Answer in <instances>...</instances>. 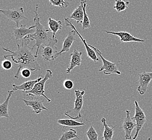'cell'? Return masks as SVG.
<instances>
[{"instance_id": "cell-1", "label": "cell", "mask_w": 152, "mask_h": 140, "mask_svg": "<svg viewBox=\"0 0 152 140\" xmlns=\"http://www.w3.org/2000/svg\"><path fill=\"white\" fill-rule=\"evenodd\" d=\"M30 40L24 38L22 40V45L18 44V49L12 51L6 47H3L4 50L11 53V55H4V58L7 59L11 57L13 61L18 65V69L15 74V78L19 79L21 71L24 69H29L31 71H38L41 69L39 65L36 60L35 54L34 53V47H30L29 44Z\"/></svg>"}, {"instance_id": "cell-2", "label": "cell", "mask_w": 152, "mask_h": 140, "mask_svg": "<svg viewBox=\"0 0 152 140\" xmlns=\"http://www.w3.org/2000/svg\"><path fill=\"white\" fill-rule=\"evenodd\" d=\"M38 5H36V9L34 12L35 13L34 22L36 26L35 32L26 37V39H29L30 41H35L36 43L34 45L33 47H37V50L35 53L36 58L38 56V51L42 45H47L49 44L53 38L50 37L49 32H51L50 29L45 28L40 22V18L38 15Z\"/></svg>"}, {"instance_id": "cell-3", "label": "cell", "mask_w": 152, "mask_h": 140, "mask_svg": "<svg viewBox=\"0 0 152 140\" xmlns=\"http://www.w3.org/2000/svg\"><path fill=\"white\" fill-rule=\"evenodd\" d=\"M52 77H53L52 71L50 70H46V73L43 79H42L40 82H37L34 86V88H32V90L29 91H26L23 92L24 93H26L28 96H32V98L43 96L45 98V99L48 100V102H51V100L50 99L45 95L44 88H45V82Z\"/></svg>"}, {"instance_id": "cell-4", "label": "cell", "mask_w": 152, "mask_h": 140, "mask_svg": "<svg viewBox=\"0 0 152 140\" xmlns=\"http://www.w3.org/2000/svg\"><path fill=\"white\" fill-rule=\"evenodd\" d=\"M58 43L56 38H52L49 43L47 45H42L39 51L38 55H41L45 61H53L56 53L58 52L56 44Z\"/></svg>"}, {"instance_id": "cell-5", "label": "cell", "mask_w": 152, "mask_h": 140, "mask_svg": "<svg viewBox=\"0 0 152 140\" xmlns=\"http://www.w3.org/2000/svg\"><path fill=\"white\" fill-rule=\"evenodd\" d=\"M89 46L91 47L92 49H93L95 51V52L99 55L100 58L102 61V65L99 69L98 70L99 72L103 71L104 74L105 75H110L112 74H117L118 75H120L121 74V72L118 70V67H117L116 64L111 61L106 59L102 56V53L101 52V51L99 49H98L92 46L91 45H89Z\"/></svg>"}, {"instance_id": "cell-6", "label": "cell", "mask_w": 152, "mask_h": 140, "mask_svg": "<svg viewBox=\"0 0 152 140\" xmlns=\"http://www.w3.org/2000/svg\"><path fill=\"white\" fill-rule=\"evenodd\" d=\"M134 103L135 107L134 116L132 118V119L136 122L137 126H136V133L133 137V140H135L137 139L140 131L147 121L146 116L143 110L142 109V108H141L139 103L137 101H135Z\"/></svg>"}, {"instance_id": "cell-7", "label": "cell", "mask_w": 152, "mask_h": 140, "mask_svg": "<svg viewBox=\"0 0 152 140\" xmlns=\"http://www.w3.org/2000/svg\"><path fill=\"white\" fill-rule=\"evenodd\" d=\"M1 12L5 15L9 20L14 22L16 24L17 28L20 27V23L21 20H28L24 14L23 7L12 9H1Z\"/></svg>"}, {"instance_id": "cell-8", "label": "cell", "mask_w": 152, "mask_h": 140, "mask_svg": "<svg viewBox=\"0 0 152 140\" xmlns=\"http://www.w3.org/2000/svg\"><path fill=\"white\" fill-rule=\"evenodd\" d=\"M65 22L66 23V26H69L72 28V29L76 31V34L78 35L79 38H80L81 41L83 42V44L85 46V49L86 50V52H87V55H88V57L91 59V60H92L94 63H96L97 61H99V59L98 58V57L96 55V52H95V51L92 49L91 47L89 46V45L87 43L86 41L85 40L84 38L82 37V35L79 34V32L77 30L75 26H74L73 24L72 23L71 21L69 20V18H64Z\"/></svg>"}, {"instance_id": "cell-9", "label": "cell", "mask_w": 152, "mask_h": 140, "mask_svg": "<svg viewBox=\"0 0 152 140\" xmlns=\"http://www.w3.org/2000/svg\"><path fill=\"white\" fill-rule=\"evenodd\" d=\"M152 80V72H143L138 74V83L139 86L137 88L138 92L141 96L146 93L150 82Z\"/></svg>"}, {"instance_id": "cell-10", "label": "cell", "mask_w": 152, "mask_h": 140, "mask_svg": "<svg viewBox=\"0 0 152 140\" xmlns=\"http://www.w3.org/2000/svg\"><path fill=\"white\" fill-rule=\"evenodd\" d=\"M126 112V116L121 128L123 129L125 131V137L126 140H131L132 139V131L135 128H136L137 124L132 119V118L131 117V112L129 110H127Z\"/></svg>"}, {"instance_id": "cell-11", "label": "cell", "mask_w": 152, "mask_h": 140, "mask_svg": "<svg viewBox=\"0 0 152 140\" xmlns=\"http://www.w3.org/2000/svg\"><path fill=\"white\" fill-rule=\"evenodd\" d=\"M76 100L75 101V107L72 110L69 111L67 113H74L77 114L76 119H81L82 115L80 113L83 108L84 104V96L85 95V92L84 90H75Z\"/></svg>"}, {"instance_id": "cell-12", "label": "cell", "mask_w": 152, "mask_h": 140, "mask_svg": "<svg viewBox=\"0 0 152 140\" xmlns=\"http://www.w3.org/2000/svg\"><path fill=\"white\" fill-rule=\"evenodd\" d=\"M35 28V26H32L27 28L26 26L20 25L19 28L13 29L12 34L15 36L16 40H23L28 36L32 34L35 32V30H34Z\"/></svg>"}, {"instance_id": "cell-13", "label": "cell", "mask_w": 152, "mask_h": 140, "mask_svg": "<svg viewBox=\"0 0 152 140\" xmlns=\"http://www.w3.org/2000/svg\"><path fill=\"white\" fill-rule=\"evenodd\" d=\"M76 31L72 30L70 32H69L67 37L65 39L64 41L63 44L62 49L60 52H58L56 53V55L55 56L53 61L55 60L57 58H58L59 56L61 55L63 53L67 52L70 50L71 47L73 44L74 41L76 39Z\"/></svg>"}, {"instance_id": "cell-14", "label": "cell", "mask_w": 152, "mask_h": 140, "mask_svg": "<svg viewBox=\"0 0 152 140\" xmlns=\"http://www.w3.org/2000/svg\"><path fill=\"white\" fill-rule=\"evenodd\" d=\"M104 32L107 33V34H111V35H115L118 36L120 38V42L123 43H129V42H138V43H143L146 42L145 40L135 37L128 32H125V31L112 32V31H108L107 30H104Z\"/></svg>"}, {"instance_id": "cell-15", "label": "cell", "mask_w": 152, "mask_h": 140, "mask_svg": "<svg viewBox=\"0 0 152 140\" xmlns=\"http://www.w3.org/2000/svg\"><path fill=\"white\" fill-rule=\"evenodd\" d=\"M23 101L26 104V106L31 107L35 114H40L43 110L49 111V109L43 105V100L34 99V98H32V99L30 100L23 99Z\"/></svg>"}, {"instance_id": "cell-16", "label": "cell", "mask_w": 152, "mask_h": 140, "mask_svg": "<svg viewBox=\"0 0 152 140\" xmlns=\"http://www.w3.org/2000/svg\"><path fill=\"white\" fill-rule=\"evenodd\" d=\"M82 52H81L77 50L73 51V52L70 55V66L65 71L66 73L69 74L75 67L80 66L82 62Z\"/></svg>"}, {"instance_id": "cell-17", "label": "cell", "mask_w": 152, "mask_h": 140, "mask_svg": "<svg viewBox=\"0 0 152 140\" xmlns=\"http://www.w3.org/2000/svg\"><path fill=\"white\" fill-rule=\"evenodd\" d=\"M86 0H81L80 4L74 12L71 14L69 16V19H72L73 20H76L77 23H82L84 20V12L83 10V5L84 3Z\"/></svg>"}, {"instance_id": "cell-18", "label": "cell", "mask_w": 152, "mask_h": 140, "mask_svg": "<svg viewBox=\"0 0 152 140\" xmlns=\"http://www.w3.org/2000/svg\"><path fill=\"white\" fill-rule=\"evenodd\" d=\"M42 79V77H39L37 79L33 80H28L27 82H25L23 83L22 85H18L16 84H13V90L16 91V90H22V92H26V91H29L32 90V88H34V86L38 82H40Z\"/></svg>"}, {"instance_id": "cell-19", "label": "cell", "mask_w": 152, "mask_h": 140, "mask_svg": "<svg viewBox=\"0 0 152 140\" xmlns=\"http://www.w3.org/2000/svg\"><path fill=\"white\" fill-rule=\"evenodd\" d=\"M15 90H8V95L7 97L6 100L0 105V117H6L9 118V111H8V105L9 100L12 94L14 93Z\"/></svg>"}, {"instance_id": "cell-20", "label": "cell", "mask_w": 152, "mask_h": 140, "mask_svg": "<svg viewBox=\"0 0 152 140\" xmlns=\"http://www.w3.org/2000/svg\"><path fill=\"white\" fill-rule=\"evenodd\" d=\"M101 121L104 128V131L102 136V138L104 139L103 140H112L114 135V129L116 126H110L106 123L105 118H102Z\"/></svg>"}, {"instance_id": "cell-21", "label": "cell", "mask_w": 152, "mask_h": 140, "mask_svg": "<svg viewBox=\"0 0 152 140\" xmlns=\"http://www.w3.org/2000/svg\"><path fill=\"white\" fill-rule=\"evenodd\" d=\"M48 26L51 31L53 32L52 38H55L57 32L62 28L63 23L61 20H55L50 18L48 20Z\"/></svg>"}, {"instance_id": "cell-22", "label": "cell", "mask_w": 152, "mask_h": 140, "mask_svg": "<svg viewBox=\"0 0 152 140\" xmlns=\"http://www.w3.org/2000/svg\"><path fill=\"white\" fill-rule=\"evenodd\" d=\"M57 123L63 126L67 127H80L85 125L84 123L80 122L74 119H60L57 120Z\"/></svg>"}, {"instance_id": "cell-23", "label": "cell", "mask_w": 152, "mask_h": 140, "mask_svg": "<svg viewBox=\"0 0 152 140\" xmlns=\"http://www.w3.org/2000/svg\"><path fill=\"white\" fill-rule=\"evenodd\" d=\"M79 139L77 132L75 129H71L69 131H64L59 140H71L73 139Z\"/></svg>"}, {"instance_id": "cell-24", "label": "cell", "mask_w": 152, "mask_h": 140, "mask_svg": "<svg viewBox=\"0 0 152 140\" xmlns=\"http://www.w3.org/2000/svg\"><path fill=\"white\" fill-rule=\"evenodd\" d=\"M130 4L129 1H124L123 0H115L114 9L118 12H121L129 8V6Z\"/></svg>"}, {"instance_id": "cell-25", "label": "cell", "mask_w": 152, "mask_h": 140, "mask_svg": "<svg viewBox=\"0 0 152 140\" xmlns=\"http://www.w3.org/2000/svg\"><path fill=\"white\" fill-rule=\"evenodd\" d=\"M88 1V0H86L84 3V5H83L84 16V20H83V23H82V29L83 30L88 29L91 27L90 20H89L88 14L86 13V7H87V2Z\"/></svg>"}, {"instance_id": "cell-26", "label": "cell", "mask_w": 152, "mask_h": 140, "mask_svg": "<svg viewBox=\"0 0 152 140\" xmlns=\"http://www.w3.org/2000/svg\"><path fill=\"white\" fill-rule=\"evenodd\" d=\"M86 135L88 136V140H98V134L92 125H91L88 129Z\"/></svg>"}, {"instance_id": "cell-27", "label": "cell", "mask_w": 152, "mask_h": 140, "mask_svg": "<svg viewBox=\"0 0 152 140\" xmlns=\"http://www.w3.org/2000/svg\"><path fill=\"white\" fill-rule=\"evenodd\" d=\"M50 3L53 6L59 7L62 9L66 8L69 6V3L65 0H49Z\"/></svg>"}, {"instance_id": "cell-28", "label": "cell", "mask_w": 152, "mask_h": 140, "mask_svg": "<svg viewBox=\"0 0 152 140\" xmlns=\"http://www.w3.org/2000/svg\"><path fill=\"white\" fill-rule=\"evenodd\" d=\"M2 66L4 70H10L12 67V64L11 61L6 59L2 62Z\"/></svg>"}, {"instance_id": "cell-29", "label": "cell", "mask_w": 152, "mask_h": 140, "mask_svg": "<svg viewBox=\"0 0 152 140\" xmlns=\"http://www.w3.org/2000/svg\"><path fill=\"white\" fill-rule=\"evenodd\" d=\"M64 87L65 88H66L67 90H71L74 87V84H73V82L69 80V79H67V80H65L64 82Z\"/></svg>"}, {"instance_id": "cell-30", "label": "cell", "mask_w": 152, "mask_h": 140, "mask_svg": "<svg viewBox=\"0 0 152 140\" xmlns=\"http://www.w3.org/2000/svg\"><path fill=\"white\" fill-rule=\"evenodd\" d=\"M31 71L29 69L26 68L21 71L20 74L24 78H28L31 76Z\"/></svg>"}, {"instance_id": "cell-31", "label": "cell", "mask_w": 152, "mask_h": 140, "mask_svg": "<svg viewBox=\"0 0 152 140\" xmlns=\"http://www.w3.org/2000/svg\"><path fill=\"white\" fill-rule=\"evenodd\" d=\"M148 140H152V137H149L148 139Z\"/></svg>"}]
</instances>
